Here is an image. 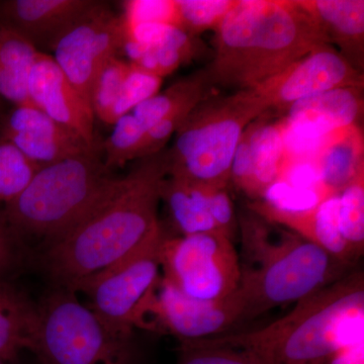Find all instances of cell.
<instances>
[{
  "label": "cell",
  "instance_id": "16",
  "mask_svg": "<svg viewBox=\"0 0 364 364\" xmlns=\"http://www.w3.org/2000/svg\"><path fill=\"white\" fill-rule=\"evenodd\" d=\"M97 1L95 0H6L0 23L39 48L52 50L62 33ZM40 51V50H39Z\"/></svg>",
  "mask_w": 364,
  "mask_h": 364
},
{
  "label": "cell",
  "instance_id": "6",
  "mask_svg": "<svg viewBox=\"0 0 364 364\" xmlns=\"http://www.w3.org/2000/svg\"><path fill=\"white\" fill-rule=\"evenodd\" d=\"M270 111L256 90L208 97L177 129L169 152V176L205 186H229L237 146L249 124Z\"/></svg>",
  "mask_w": 364,
  "mask_h": 364
},
{
  "label": "cell",
  "instance_id": "15",
  "mask_svg": "<svg viewBox=\"0 0 364 364\" xmlns=\"http://www.w3.org/2000/svg\"><path fill=\"white\" fill-rule=\"evenodd\" d=\"M363 87H342L304 98L284 112V133L301 139L326 140L359 126L363 114Z\"/></svg>",
  "mask_w": 364,
  "mask_h": 364
},
{
  "label": "cell",
  "instance_id": "34",
  "mask_svg": "<svg viewBox=\"0 0 364 364\" xmlns=\"http://www.w3.org/2000/svg\"><path fill=\"white\" fill-rule=\"evenodd\" d=\"M252 123L249 124L244 132L240 142L235 151L230 171V182H232L238 191L253 200L252 159L250 147Z\"/></svg>",
  "mask_w": 364,
  "mask_h": 364
},
{
  "label": "cell",
  "instance_id": "10",
  "mask_svg": "<svg viewBox=\"0 0 364 364\" xmlns=\"http://www.w3.org/2000/svg\"><path fill=\"white\" fill-rule=\"evenodd\" d=\"M163 238L76 289L75 293L88 296L91 311L117 336L133 338L136 310L161 277L159 251Z\"/></svg>",
  "mask_w": 364,
  "mask_h": 364
},
{
  "label": "cell",
  "instance_id": "25",
  "mask_svg": "<svg viewBox=\"0 0 364 364\" xmlns=\"http://www.w3.org/2000/svg\"><path fill=\"white\" fill-rule=\"evenodd\" d=\"M112 126L111 135L102 143V153L105 165L114 171L143 158L147 130L132 112L119 117Z\"/></svg>",
  "mask_w": 364,
  "mask_h": 364
},
{
  "label": "cell",
  "instance_id": "22",
  "mask_svg": "<svg viewBox=\"0 0 364 364\" xmlns=\"http://www.w3.org/2000/svg\"><path fill=\"white\" fill-rule=\"evenodd\" d=\"M40 53L20 33L0 23V97L14 107L32 105L28 77Z\"/></svg>",
  "mask_w": 364,
  "mask_h": 364
},
{
  "label": "cell",
  "instance_id": "5",
  "mask_svg": "<svg viewBox=\"0 0 364 364\" xmlns=\"http://www.w3.org/2000/svg\"><path fill=\"white\" fill-rule=\"evenodd\" d=\"M102 144L41 167L23 191L4 205L2 217L18 243L47 249L73 229L119 176L105 165Z\"/></svg>",
  "mask_w": 364,
  "mask_h": 364
},
{
  "label": "cell",
  "instance_id": "14",
  "mask_svg": "<svg viewBox=\"0 0 364 364\" xmlns=\"http://www.w3.org/2000/svg\"><path fill=\"white\" fill-rule=\"evenodd\" d=\"M31 105L57 123L70 129L88 145L97 143L95 114L90 105L64 75L51 55L41 52L28 83Z\"/></svg>",
  "mask_w": 364,
  "mask_h": 364
},
{
  "label": "cell",
  "instance_id": "23",
  "mask_svg": "<svg viewBox=\"0 0 364 364\" xmlns=\"http://www.w3.org/2000/svg\"><path fill=\"white\" fill-rule=\"evenodd\" d=\"M269 112L252 123L250 147L252 159L253 200H259L277 183L286 164L287 153L282 123H272Z\"/></svg>",
  "mask_w": 364,
  "mask_h": 364
},
{
  "label": "cell",
  "instance_id": "24",
  "mask_svg": "<svg viewBox=\"0 0 364 364\" xmlns=\"http://www.w3.org/2000/svg\"><path fill=\"white\" fill-rule=\"evenodd\" d=\"M212 85L205 69L172 83L166 90L153 95L132 112L146 130L174 114L189 112L210 97Z\"/></svg>",
  "mask_w": 364,
  "mask_h": 364
},
{
  "label": "cell",
  "instance_id": "29",
  "mask_svg": "<svg viewBox=\"0 0 364 364\" xmlns=\"http://www.w3.org/2000/svg\"><path fill=\"white\" fill-rule=\"evenodd\" d=\"M237 0H176L178 25L193 37L215 30Z\"/></svg>",
  "mask_w": 364,
  "mask_h": 364
},
{
  "label": "cell",
  "instance_id": "11",
  "mask_svg": "<svg viewBox=\"0 0 364 364\" xmlns=\"http://www.w3.org/2000/svg\"><path fill=\"white\" fill-rule=\"evenodd\" d=\"M124 40L121 14L97 1L62 33L53 45L52 58L90 105V85L95 74L105 62L117 57Z\"/></svg>",
  "mask_w": 364,
  "mask_h": 364
},
{
  "label": "cell",
  "instance_id": "38",
  "mask_svg": "<svg viewBox=\"0 0 364 364\" xmlns=\"http://www.w3.org/2000/svg\"><path fill=\"white\" fill-rule=\"evenodd\" d=\"M0 6H1V1H0Z\"/></svg>",
  "mask_w": 364,
  "mask_h": 364
},
{
  "label": "cell",
  "instance_id": "28",
  "mask_svg": "<svg viewBox=\"0 0 364 364\" xmlns=\"http://www.w3.org/2000/svg\"><path fill=\"white\" fill-rule=\"evenodd\" d=\"M40 168L13 144L0 141V203L14 200Z\"/></svg>",
  "mask_w": 364,
  "mask_h": 364
},
{
  "label": "cell",
  "instance_id": "8",
  "mask_svg": "<svg viewBox=\"0 0 364 364\" xmlns=\"http://www.w3.org/2000/svg\"><path fill=\"white\" fill-rule=\"evenodd\" d=\"M163 277L182 293L203 301L231 296L240 282V260L233 239L219 232L169 238L160 245Z\"/></svg>",
  "mask_w": 364,
  "mask_h": 364
},
{
  "label": "cell",
  "instance_id": "20",
  "mask_svg": "<svg viewBox=\"0 0 364 364\" xmlns=\"http://www.w3.org/2000/svg\"><path fill=\"white\" fill-rule=\"evenodd\" d=\"M38 306L6 280H0V359L11 363L32 351L38 330Z\"/></svg>",
  "mask_w": 364,
  "mask_h": 364
},
{
  "label": "cell",
  "instance_id": "7",
  "mask_svg": "<svg viewBox=\"0 0 364 364\" xmlns=\"http://www.w3.org/2000/svg\"><path fill=\"white\" fill-rule=\"evenodd\" d=\"M38 330L32 352L41 364H134L133 338L117 336L64 287L38 305Z\"/></svg>",
  "mask_w": 364,
  "mask_h": 364
},
{
  "label": "cell",
  "instance_id": "37",
  "mask_svg": "<svg viewBox=\"0 0 364 364\" xmlns=\"http://www.w3.org/2000/svg\"><path fill=\"white\" fill-rule=\"evenodd\" d=\"M0 364H6V363H4V360H1V359H0Z\"/></svg>",
  "mask_w": 364,
  "mask_h": 364
},
{
  "label": "cell",
  "instance_id": "12",
  "mask_svg": "<svg viewBox=\"0 0 364 364\" xmlns=\"http://www.w3.org/2000/svg\"><path fill=\"white\" fill-rule=\"evenodd\" d=\"M363 73L331 45L309 53L260 87L269 109L284 112L304 98L342 87H363Z\"/></svg>",
  "mask_w": 364,
  "mask_h": 364
},
{
  "label": "cell",
  "instance_id": "33",
  "mask_svg": "<svg viewBox=\"0 0 364 364\" xmlns=\"http://www.w3.org/2000/svg\"><path fill=\"white\" fill-rule=\"evenodd\" d=\"M208 210L220 233L233 239L238 231V220L228 186H208Z\"/></svg>",
  "mask_w": 364,
  "mask_h": 364
},
{
  "label": "cell",
  "instance_id": "30",
  "mask_svg": "<svg viewBox=\"0 0 364 364\" xmlns=\"http://www.w3.org/2000/svg\"><path fill=\"white\" fill-rule=\"evenodd\" d=\"M162 82L163 78L129 62L128 73L112 109L109 124H114L119 117L131 114L139 105L159 92Z\"/></svg>",
  "mask_w": 364,
  "mask_h": 364
},
{
  "label": "cell",
  "instance_id": "36",
  "mask_svg": "<svg viewBox=\"0 0 364 364\" xmlns=\"http://www.w3.org/2000/svg\"><path fill=\"white\" fill-rule=\"evenodd\" d=\"M364 342L342 347L327 359L325 364H364Z\"/></svg>",
  "mask_w": 364,
  "mask_h": 364
},
{
  "label": "cell",
  "instance_id": "21",
  "mask_svg": "<svg viewBox=\"0 0 364 364\" xmlns=\"http://www.w3.org/2000/svg\"><path fill=\"white\" fill-rule=\"evenodd\" d=\"M161 200L166 203L181 236L219 232L208 210V186L168 176L163 183Z\"/></svg>",
  "mask_w": 364,
  "mask_h": 364
},
{
  "label": "cell",
  "instance_id": "9",
  "mask_svg": "<svg viewBox=\"0 0 364 364\" xmlns=\"http://www.w3.org/2000/svg\"><path fill=\"white\" fill-rule=\"evenodd\" d=\"M244 310L238 289L225 299L203 301L160 277L139 306L134 328L172 335L179 341L212 338L243 322Z\"/></svg>",
  "mask_w": 364,
  "mask_h": 364
},
{
  "label": "cell",
  "instance_id": "2",
  "mask_svg": "<svg viewBox=\"0 0 364 364\" xmlns=\"http://www.w3.org/2000/svg\"><path fill=\"white\" fill-rule=\"evenodd\" d=\"M215 31L208 81L237 91L256 90L330 45L299 0H237Z\"/></svg>",
  "mask_w": 364,
  "mask_h": 364
},
{
  "label": "cell",
  "instance_id": "31",
  "mask_svg": "<svg viewBox=\"0 0 364 364\" xmlns=\"http://www.w3.org/2000/svg\"><path fill=\"white\" fill-rule=\"evenodd\" d=\"M176 364H264L247 350L181 341Z\"/></svg>",
  "mask_w": 364,
  "mask_h": 364
},
{
  "label": "cell",
  "instance_id": "4",
  "mask_svg": "<svg viewBox=\"0 0 364 364\" xmlns=\"http://www.w3.org/2000/svg\"><path fill=\"white\" fill-rule=\"evenodd\" d=\"M237 220L242 244L238 291L245 306L243 322L296 303L354 269L249 208Z\"/></svg>",
  "mask_w": 364,
  "mask_h": 364
},
{
  "label": "cell",
  "instance_id": "3",
  "mask_svg": "<svg viewBox=\"0 0 364 364\" xmlns=\"http://www.w3.org/2000/svg\"><path fill=\"white\" fill-rule=\"evenodd\" d=\"M363 336L364 275L352 269L261 329L188 342L243 349L264 364H325L334 352Z\"/></svg>",
  "mask_w": 364,
  "mask_h": 364
},
{
  "label": "cell",
  "instance_id": "32",
  "mask_svg": "<svg viewBox=\"0 0 364 364\" xmlns=\"http://www.w3.org/2000/svg\"><path fill=\"white\" fill-rule=\"evenodd\" d=\"M124 26L166 23L179 26L176 0H130L123 2Z\"/></svg>",
  "mask_w": 364,
  "mask_h": 364
},
{
  "label": "cell",
  "instance_id": "27",
  "mask_svg": "<svg viewBox=\"0 0 364 364\" xmlns=\"http://www.w3.org/2000/svg\"><path fill=\"white\" fill-rule=\"evenodd\" d=\"M129 70V62L114 57L95 74L90 90V104L95 117L109 124L111 114Z\"/></svg>",
  "mask_w": 364,
  "mask_h": 364
},
{
  "label": "cell",
  "instance_id": "26",
  "mask_svg": "<svg viewBox=\"0 0 364 364\" xmlns=\"http://www.w3.org/2000/svg\"><path fill=\"white\" fill-rule=\"evenodd\" d=\"M338 226L345 242L360 258L364 249V172L338 193Z\"/></svg>",
  "mask_w": 364,
  "mask_h": 364
},
{
  "label": "cell",
  "instance_id": "35",
  "mask_svg": "<svg viewBox=\"0 0 364 364\" xmlns=\"http://www.w3.org/2000/svg\"><path fill=\"white\" fill-rule=\"evenodd\" d=\"M21 248V244L7 227L2 214H0V280H6V277L18 264Z\"/></svg>",
  "mask_w": 364,
  "mask_h": 364
},
{
  "label": "cell",
  "instance_id": "19",
  "mask_svg": "<svg viewBox=\"0 0 364 364\" xmlns=\"http://www.w3.org/2000/svg\"><path fill=\"white\" fill-rule=\"evenodd\" d=\"M363 146V131L354 126L329 136L318 148L314 165L329 193L336 195L364 172Z\"/></svg>",
  "mask_w": 364,
  "mask_h": 364
},
{
  "label": "cell",
  "instance_id": "13",
  "mask_svg": "<svg viewBox=\"0 0 364 364\" xmlns=\"http://www.w3.org/2000/svg\"><path fill=\"white\" fill-rule=\"evenodd\" d=\"M0 141L13 144L39 167L80 154L97 144L88 145L75 132L57 123L33 105L16 107L4 119Z\"/></svg>",
  "mask_w": 364,
  "mask_h": 364
},
{
  "label": "cell",
  "instance_id": "18",
  "mask_svg": "<svg viewBox=\"0 0 364 364\" xmlns=\"http://www.w3.org/2000/svg\"><path fill=\"white\" fill-rule=\"evenodd\" d=\"M320 26L328 42L354 68L363 72L364 56L363 0H299Z\"/></svg>",
  "mask_w": 364,
  "mask_h": 364
},
{
  "label": "cell",
  "instance_id": "1",
  "mask_svg": "<svg viewBox=\"0 0 364 364\" xmlns=\"http://www.w3.org/2000/svg\"><path fill=\"white\" fill-rule=\"evenodd\" d=\"M169 170L168 149L136 160L68 234L43 251V264L57 287L75 291L85 280L161 240L158 208Z\"/></svg>",
  "mask_w": 364,
  "mask_h": 364
},
{
  "label": "cell",
  "instance_id": "17",
  "mask_svg": "<svg viewBox=\"0 0 364 364\" xmlns=\"http://www.w3.org/2000/svg\"><path fill=\"white\" fill-rule=\"evenodd\" d=\"M249 208L267 221L312 242L348 267H353L359 259L339 231L338 193L327 196L318 205L303 210H280L262 200H255Z\"/></svg>",
  "mask_w": 364,
  "mask_h": 364
}]
</instances>
